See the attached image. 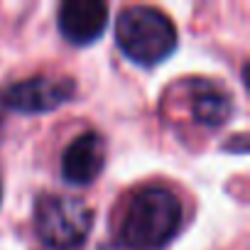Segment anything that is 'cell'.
<instances>
[{"label": "cell", "mask_w": 250, "mask_h": 250, "mask_svg": "<svg viewBox=\"0 0 250 250\" xmlns=\"http://www.w3.org/2000/svg\"><path fill=\"white\" fill-rule=\"evenodd\" d=\"M191 113L194 120L206 125V128H221L233 115V101L216 83L196 81L191 93Z\"/></svg>", "instance_id": "52a82bcc"}, {"label": "cell", "mask_w": 250, "mask_h": 250, "mask_svg": "<svg viewBox=\"0 0 250 250\" xmlns=\"http://www.w3.org/2000/svg\"><path fill=\"white\" fill-rule=\"evenodd\" d=\"M105 167V140L88 130L69 143L62 155V177L66 184L86 187L101 177Z\"/></svg>", "instance_id": "8992f818"}, {"label": "cell", "mask_w": 250, "mask_h": 250, "mask_svg": "<svg viewBox=\"0 0 250 250\" xmlns=\"http://www.w3.org/2000/svg\"><path fill=\"white\" fill-rule=\"evenodd\" d=\"M57 25L66 42L76 47L93 44L108 27V5L101 0H64Z\"/></svg>", "instance_id": "5b68a950"}, {"label": "cell", "mask_w": 250, "mask_h": 250, "mask_svg": "<svg viewBox=\"0 0 250 250\" xmlns=\"http://www.w3.org/2000/svg\"><path fill=\"white\" fill-rule=\"evenodd\" d=\"M93 226V211L86 201L62 194H44L35 204V230L47 248L69 250L81 245Z\"/></svg>", "instance_id": "3957f363"}, {"label": "cell", "mask_w": 250, "mask_h": 250, "mask_svg": "<svg viewBox=\"0 0 250 250\" xmlns=\"http://www.w3.org/2000/svg\"><path fill=\"white\" fill-rule=\"evenodd\" d=\"M74 93L76 81L69 76H30L0 88V105L25 115H40L62 108Z\"/></svg>", "instance_id": "277c9868"}, {"label": "cell", "mask_w": 250, "mask_h": 250, "mask_svg": "<svg viewBox=\"0 0 250 250\" xmlns=\"http://www.w3.org/2000/svg\"><path fill=\"white\" fill-rule=\"evenodd\" d=\"M115 42L133 64L157 66L177 49L179 35L174 22L157 8L130 5L115 18Z\"/></svg>", "instance_id": "7a4b0ae2"}, {"label": "cell", "mask_w": 250, "mask_h": 250, "mask_svg": "<svg viewBox=\"0 0 250 250\" xmlns=\"http://www.w3.org/2000/svg\"><path fill=\"white\" fill-rule=\"evenodd\" d=\"M184 223V208L177 194L165 187L140 189L123 218V245L128 250H165Z\"/></svg>", "instance_id": "6da1fadb"}]
</instances>
